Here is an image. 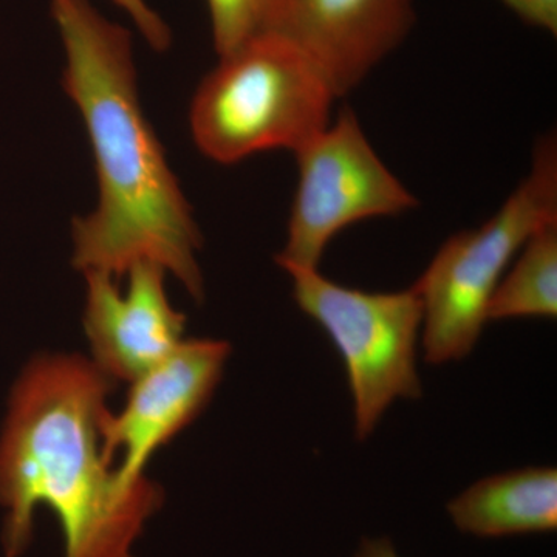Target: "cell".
<instances>
[{
	"label": "cell",
	"instance_id": "1",
	"mask_svg": "<svg viewBox=\"0 0 557 557\" xmlns=\"http://www.w3.org/2000/svg\"><path fill=\"white\" fill-rule=\"evenodd\" d=\"M50 9L65 53L62 86L86 124L100 189L95 211L73 220V267L121 277L149 260L203 299L200 231L139 104L131 33L89 0H50Z\"/></svg>",
	"mask_w": 557,
	"mask_h": 557
},
{
	"label": "cell",
	"instance_id": "2",
	"mask_svg": "<svg viewBox=\"0 0 557 557\" xmlns=\"http://www.w3.org/2000/svg\"><path fill=\"white\" fill-rule=\"evenodd\" d=\"M113 380L79 355L32 359L11 392L0 434L3 557H21L39 505L57 515L65 557H134L161 507L148 478L127 485L102 453Z\"/></svg>",
	"mask_w": 557,
	"mask_h": 557
},
{
	"label": "cell",
	"instance_id": "3",
	"mask_svg": "<svg viewBox=\"0 0 557 557\" xmlns=\"http://www.w3.org/2000/svg\"><path fill=\"white\" fill-rule=\"evenodd\" d=\"M338 100L324 76L296 47L258 32L220 57L190 104L197 148L234 164L267 150L298 152L332 121Z\"/></svg>",
	"mask_w": 557,
	"mask_h": 557
},
{
	"label": "cell",
	"instance_id": "4",
	"mask_svg": "<svg viewBox=\"0 0 557 557\" xmlns=\"http://www.w3.org/2000/svg\"><path fill=\"white\" fill-rule=\"evenodd\" d=\"M557 220L556 137L539 139L530 174L493 218L450 236L412 288L423 304L424 359L467 358L487 322L502 277L534 231Z\"/></svg>",
	"mask_w": 557,
	"mask_h": 557
},
{
	"label": "cell",
	"instance_id": "5",
	"mask_svg": "<svg viewBox=\"0 0 557 557\" xmlns=\"http://www.w3.org/2000/svg\"><path fill=\"white\" fill-rule=\"evenodd\" d=\"M293 298L318 322L346 366L355 435L369 438L397 399L423 394L417 370L423 304L412 287L370 293L322 276L319 269L287 267Z\"/></svg>",
	"mask_w": 557,
	"mask_h": 557
},
{
	"label": "cell",
	"instance_id": "6",
	"mask_svg": "<svg viewBox=\"0 0 557 557\" xmlns=\"http://www.w3.org/2000/svg\"><path fill=\"white\" fill-rule=\"evenodd\" d=\"M299 182L288 220L282 269H319L341 231L373 218L399 215L417 207L412 193L388 170L357 113L348 108L295 152Z\"/></svg>",
	"mask_w": 557,
	"mask_h": 557
},
{
	"label": "cell",
	"instance_id": "7",
	"mask_svg": "<svg viewBox=\"0 0 557 557\" xmlns=\"http://www.w3.org/2000/svg\"><path fill=\"white\" fill-rule=\"evenodd\" d=\"M416 22V0H267L259 32L296 47L341 98L405 42Z\"/></svg>",
	"mask_w": 557,
	"mask_h": 557
},
{
	"label": "cell",
	"instance_id": "8",
	"mask_svg": "<svg viewBox=\"0 0 557 557\" xmlns=\"http://www.w3.org/2000/svg\"><path fill=\"white\" fill-rule=\"evenodd\" d=\"M231 346L220 339H183L163 361L132 381L121 412L102 421V453L127 485L145 479L150 457L188 428L211 401Z\"/></svg>",
	"mask_w": 557,
	"mask_h": 557
},
{
	"label": "cell",
	"instance_id": "9",
	"mask_svg": "<svg viewBox=\"0 0 557 557\" xmlns=\"http://www.w3.org/2000/svg\"><path fill=\"white\" fill-rule=\"evenodd\" d=\"M121 293L112 274L86 271L84 329L94 364L109 379L135 381L182 344L186 318L171 306L168 271L143 260L129 270Z\"/></svg>",
	"mask_w": 557,
	"mask_h": 557
},
{
	"label": "cell",
	"instance_id": "10",
	"mask_svg": "<svg viewBox=\"0 0 557 557\" xmlns=\"http://www.w3.org/2000/svg\"><path fill=\"white\" fill-rule=\"evenodd\" d=\"M460 533L482 539L552 533L557 528V471L525 468L479 480L448 504Z\"/></svg>",
	"mask_w": 557,
	"mask_h": 557
},
{
	"label": "cell",
	"instance_id": "11",
	"mask_svg": "<svg viewBox=\"0 0 557 557\" xmlns=\"http://www.w3.org/2000/svg\"><path fill=\"white\" fill-rule=\"evenodd\" d=\"M511 267V265H509ZM557 220L534 231L502 277L487 307V322L556 318Z\"/></svg>",
	"mask_w": 557,
	"mask_h": 557
},
{
	"label": "cell",
	"instance_id": "12",
	"mask_svg": "<svg viewBox=\"0 0 557 557\" xmlns=\"http://www.w3.org/2000/svg\"><path fill=\"white\" fill-rule=\"evenodd\" d=\"M212 42L219 57L237 49L262 25L267 0H207Z\"/></svg>",
	"mask_w": 557,
	"mask_h": 557
},
{
	"label": "cell",
	"instance_id": "13",
	"mask_svg": "<svg viewBox=\"0 0 557 557\" xmlns=\"http://www.w3.org/2000/svg\"><path fill=\"white\" fill-rule=\"evenodd\" d=\"M124 13L129 14L135 27L141 33L146 42L153 50L164 51L170 49L172 35L163 17L156 10L150 9L146 0H112Z\"/></svg>",
	"mask_w": 557,
	"mask_h": 557
},
{
	"label": "cell",
	"instance_id": "14",
	"mask_svg": "<svg viewBox=\"0 0 557 557\" xmlns=\"http://www.w3.org/2000/svg\"><path fill=\"white\" fill-rule=\"evenodd\" d=\"M528 25L557 35V0H500Z\"/></svg>",
	"mask_w": 557,
	"mask_h": 557
},
{
	"label": "cell",
	"instance_id": "15",
	"mask_svg": "<svg viewBox=\"0 0 557 557\" xmlns=\"http://www.w3.org/2000/svg\"><path fill=\"white\" fill-rule=\"evenodd\" d=\"M355 557H399L391 539H362Z\"/></svg>",
	"mask_w": 557,
	"mask_h": 557
}]
</instances>
